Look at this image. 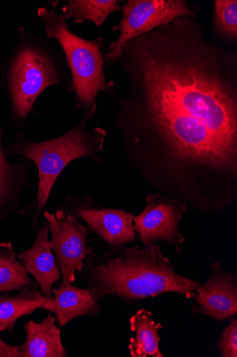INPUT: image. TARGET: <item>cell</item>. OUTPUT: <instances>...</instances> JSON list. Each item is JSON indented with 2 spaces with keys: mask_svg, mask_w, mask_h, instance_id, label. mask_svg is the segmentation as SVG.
Returning <instances> with one entry per match:
<instances>
[{
  "mask_svg": "<svg viewBox=\"0 0 237 357\" xmlns=\"http://www.w3.org/2000/svg\"><path fill=\"white\" fill-rule=\"evenodd\" d=\"M178 17L130 40L117 63L126 94L115 126L138 166L236 174L237 52Z\"/></svg>",
  "mask_w": 237,
  "mask_h": 357,
  "instance_id": "1",
  "label": "cell"
},
{
  "mask_svg": "<svg viewBox=\"0 0 237 357\" xmlns=\"http://www.w3.org/2000/svg\"><path fill=\"white\" fill-rule=\"evenodd\" d=\"M92 255L81 272L96 301L111 296L134 301L165 293L196 298L198 283L177 274L156 244Z\"/></svg>",
  "mask_w": 237,
  "mask_h": 357,
  "instance_id": "2",
  "label": "cell"
},
{
  "mask_svg": "<svg viewBox=\"0 0 237 357\" xmlns=\"http://www.w3.org/2000/svg\"><path fill=\"white\" fill-rule=\"evenodd\" d=\"M69 72L58 49L20 27L0 75V84L10 101L11 123L24 128L27 119L37 114L35 105L39 97L50 86L70 91L72 79Z\"/></svg>",
  "mask_w": 237,
  "mask_h": 357,
  "instance_id": "3",
  "label": "cell"
},
{
  "mask_svg": "<svg viewBox=\"0 0 237 357\" xmlns=\"http://www.w3.org/2000/svg\"><path fill=\"white\" fill-rule=\"evenodd\" d=\"M107 135L100 127L90 129L81 119L69 132L45 142H31L20 132L12 143L4 146L7 156L20 155L33 162L38 168V193L33 202L20 215L28 218L33 231H37L42 213L45 211L52 188L64 169L74 160L88 158L97 163Z\"/></svg>",
  "mask_w": 237,
  "mask_h": 357,
  "instance_id": "4",
  "label": "cell"
},
{
  "mask_svg": "<svg viewBox=\"0 0 237 357\" xmlns=\"http://www.w3.org/2000/svg\"><path fill=\"white\" fill-rule=\"evenodd\" d=\"M38 16L47 38L56 40L63 51L72 79L70 91L75 93V105L83 111L82 119L92 120L97 111L98 94L115 95V82H108L105 73L104 39L80 38L56 10L40 8Z\"/></svg>",
  "mask_w": 237,
  "mask_h": 357,
  "instance_id": "5",
  "label": "cell"
},
{
  "mask_svg": "<svg viewBox=\"0 0 237 357\" xmlns=\"http://www.w3.org/2000/svg\"><path fill=\"white\" fill-rule=\"evenodd\" d=\"M122 17L112 30L119 32L117 40L106 54L108 64L117 63L131 40L182 16L197 19L199 9L186 0H128L121 7Z\"/></svg>",
  "mask_w": 237,
  "mask_h": 357,
  "instance_id": "6",
  "label": "cell"
},
{
  "mask_svg": "<svg viewBox=\"0 0 237 357\" xmlns=\"http://www.w3.org/2000/svg\"><path fill=\"white\" fill-rule=\"evenodd\" d=\"M44 216L49 225V246L63 275L62 282L72 283L76 272L83 271L85 261L93 255L88 243L87 229L77 218L60 209L55 214L45 211Z\"/></svg>",
  "mask_w": 237,
  "mask_h": 357,
  "instance_id": "7",
  "label": "cell"
},
{
  "mask_svg": "<svg viewBox=\"0 0 237 357\" xmlns=\"http://www.w3.org/2000/svg\"><path fill=\"white\" fill-rule=\"evenodd\" d=\"M59 209L83 220L89 229L105 243L107 253L123 250L135 238L132 213L99 207L88 196L77 198L72 195H67Z\"/></svg>",
  "mask_w": 237,
  "mask_h": 357,
  "instance_id": "8",
  "label": "cell"
},
{
  "mask_svg": "<svg viewBox=\"0 0 237 357\" xmlns=\"http://www.w3.org/2000/svg\"><path fill=\"white\" fill-rule=\"evenodd\" d=\"M145 211L133 218V229L137 231L145 245L155 244L158 240L174 245L180 253L183 236L178 225L186 211V204L181 200L163 198L149 195Z\"/></svg>",
  "mask_w": 237,
  "mask_h": 357,
  "instance_id": "9",
  "label": "cell"
},
{
  "mask_svg": "<svg viewBox=\"0 0 237 357\" xmlns=\"http://www.w3.org/2000/svg\"><path fill=\"white\" fill-rule=\"evenodd\" d=\"M211 269L206 284L197 289L193 312L222 321L237 312L236 278L234 273L224 272L219 264H215Z\"/></svg>",
  "mask_w": 237,
  "mask_h": 357,
  "instance_id": "10",
  "label": "cell"
},
{
  "mask_svg": "<svg viewBox=\"0 0 237 357\" xmlns=\"http://www.w3.org/2000/svg\"><path fill=\"white\" fill-rule=\"evenodd\" d=\"M3 135L4 127L0 124V222L11 215H20L19 198L31 185L28 173L33 165L25 157L15 165L10 163L3 144Z\"/></svg>",
  "mask_w": 237,
  "mask_h": 357,
  "instance_id": "11",
  "label": "cell"
},
{
  "mask_svg": "<svg viewBox=\"0 0 237 357\" xmlns=\"http://www.w3.org/2000/svg\"><path fill=\"white\" fill-rule=\"evenodd\" d=\"M49 225L45 220L38 232L35 243L17 255L19 261L28 274L35 277L46 298L53 295L52 289L61 277L55 256L49 246Z\"/></svg>",
  "mask_w": 237,
  "mask_h": 357,
  "instance_id": "12",
  "label": "cell"
},
{
  "mask_svg": "<svg viewBox=\"0 0 237 357\" xmlns=\"http://www.w3.org/2000/svg\"><path fill=\"white\" fill-rule=\"evenodd\" d=\"M52 294L51 298H46L41 309L54 313L60 327L75 318L94 316L101 311L90 289L61 282L58 288L52 289Z\"/></svg>",
  "mask_w": 237,
  "mask_h": 357,
  "instance_id": "13",
  "label": "cell"
},
{
  "mask_svg": "<svg viewBox=\"0 0 237 357\" xmlns=\"http://www.w3.org/2000/svg\"><path fill=\"white\" fill-rule=\"evenodd\" d=\"M51 314L40 323L31 320L24 323L25 342L19 345L21 357H67L60 337V329L55 326Z\"/></svg>",
  "mask_w": 237,
  "mask_h": 357,
  "instance_id": "14",
  "label": "cell"
},
{
  "mask_svg": "<svg viewBox=\"0 0 237 357\" xmlns=\"http://www.w3.org/2000/svg\"><path fill=\"white\" fill-rule=\"evenodd\" d=\"M131 331L135 333V337L130 339L129 349L133 357H163L159 347L158 331L161 324L156 323L152 313L141 309L130 320Z\"/></svg>",
  "mask_w": 237,
  "mask_h": 357,
  "instance_id": "15",
  "label": "cell"
},
{
  "mask_svg": "<svg viewBox=\"0 0 237 357\" xmlns=\"http://www.w3.org/2000/svg\"><path fill=\"white\" fill-rule=\"evenodd\" d=\"M45 299L38 287L24 288L17 295L0 297V333L13 332L16 321L41 309Z\"/></svg>",
  "mask_w": 237,
  "mask_h": 357,
  "instance_id": "16",
  "label": "cell"
},
{
  "mask_svg": "<svg viewBox=\"0 0 237 357\" xmlns=\"http://www.w3.org/2000/svg\"><path fill=\"white\" fill-rule=\"evenodd\" d=\"M118 0H69L62 8V17L66 20H72L75 24L90 21L101 26L108 17L121 10Z\"/></svg>",
  "mask_w": 237,
  "mask_h": 357,
  "instance_id": "17",
  "label": "cell"
},
{
  "mask_svg": "<svg viewBox=\"0 0 237 357\" xmlns=\"http://www.w3.org/2000/svg\"><path fill=\"white\" fill-rule=\"evenodd\" d=\"M33 282L10 242L0 243V294L38 287Z\"/></svg>",
  "mask_w": 237,
  "mask_h": 357,
  "instance_id": "18",
  "label": "cell"
},
{
  "mask_svg": "<svg viewBox=\"0 0 237 357\" xmlns=\"http://www.w3.org/2000/svg\"><path fill=\"white\" fill-rule=\"evenodd\" d=\"M213 5L214 33L227 40H236V0H215Z\"/></svg>",
  "mask_w": 237,
  "mask_h": 357,
  "instance_id": "19",
  "label": "cell"
},
{
  "mask_svg": "<svg viewBox=\"0 0 237 357\" xmlns=\"http://www.w3.org/2000/svg\"><path fill=\"white\" fill-rule=\"evenodd\" d=\"M222 357L237 356V321L232 319L217 343Z\"/></svg>",
  "mask_w": 237,
  "mask_h": 357,
  "instance_id": "20",
  "label": "cell"
},
{
  "mask_svg": "<svg viewBox=\"0 0 237 357\" xmlns=\"http://www.w3.org/2000/svg\"><path fill=\"white\" fill-rule=\"evenodd\" d=\"M0 357H21L19 346L9 344L0 337Z\"/></svg>",
  "mask_w": 237,
  "mask_h": 357,
  "instance_id": "21",
  "label": "cell"
}]
</instances>
